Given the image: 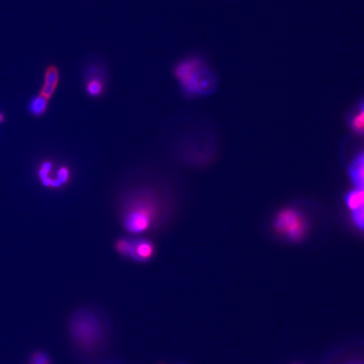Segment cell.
Instances as JSON below:
<instances>
[{
    "label": "cell",
    "mask_w": 364,
    "mask_h": 364,
    "mask_svg": "<svg viewBox=\"0 0 364 364\" xmlns=\"http://www.w3.org/2000/svg\"><path fill=\"white\" fill-rule=\"evenodd\" d=\"M173 208V200L168 190L153 183L125 191L119 202L123 228L133 235L162 227L171 216Z\"/></svg>",
    "instance_id": "1"
},
{
    "label": "cell",
    "mask_w": 364,
    "mask_h": 364,
    "mask_svg": "<svg viewBox=\"0 0 364 364\" xmlns=\"http://www.w3.org/2000/svg\"><path fill=\"white\" fill-rule=\"evenodd\" d=\"M182 94L188 99L208 96L218 88L219 80L208 60L201 54L188 55L172 68Z\"/></svg>",
    "instance_id": "2"
},
{
    "label": "cell",
    "mask_w": 364,
    "mask_h": 364,
    "mask_svg": "<svg viewBox=\"0 0 364 364\" xmlns=\"http://www.w3.org/2000/svg\"><path fill=\"white\" fill-rule=\"evenodd\" d=\"M68 330L73 343L86 355L96 353L107 335V326L102 316L89 307L81 308L73 314Z\"/></svg>",
    "instance_id": "3"
},
{
    "label": "cell",
    "mask_w": 364,
    "mask_h": 364,
    "mask_svg": "<svg viewBox=\"0 0 364 364\" xmlns=\"http://www.w3.org/2000/svg\"><path fill=\"white\" fill-rule=\"evenodd\" d=\"M109 70L104 61L93 58L83 70V85L86 94L93 99L102 97L108 87Z\"/></svg>",
    "instance_id": "4"
},
{
    "label": "cell",
    "mask_w": 364,
    "mask_h": 364,
    "mask_svg": "<svg viewBox=\"0 0 364 364\" xmlns=\"http://www.w3.org/2000/svg\"><path fill=\"white\" fill-rule=\"evenodd\" d=\"M278 233L291 241H299L307 230V221L304 214L297 209L289 208L279 213L275 220Z\"/></svg>",
    "instance_id": "5"
},
{
    "label": "cell",
    "mask_w": 364,
    "mask_h": 364,
    "mask_svg": "<svg viewBox=\"0 0 364 364\" xmlns=\"http://www.w3.org/2000/svg\"><path fill=\"white\" fill-rule=\"evenodd\" d=\"M156 248L154 242L143 237L130 236V246L127 259L137 263H146L155 255Z\"/></svg>",
    "instance_id": "6"
},
{
    "label": "cell",
    "mask_w": 364,
    "mask_h": 364,
    "mask_svg": "<svg viewBox=\"0 0 364 364\" xmlns=\"http://www.w3.org/2000/svg\"><path fill=\"white\" fill-rule=\"evenodd\" d=\"M346 205L350 210L353 224L364 231V187H355L346 196Z\"/></svg>",
    "instance_id": "7"
},
{
    "label": "cell",
    "mask_w": 364,
    "mask_h": 364,
    "mask_svg": "<svg viewBox=\"0 0 364 364\" xmlns=\"http://www.w3.org/2000/svg\"><path fill=\"white\" fill-rule=\"evenodd\" d=\"M45 75H44V83H43V90L41 94L46 99L49 100L57 90L60 81L59 68L57 66L52 64L49 65L46 68Z\"/></svg>",
    "instance_id": "8"
},
{
    "label": "cell",
    "mask_w": 364,
    "mask_h": 364,
    "mask_svg": "<svg viewBox=\"0 0 364 364\" xmlns=\"http://www.w3.org/2000/svg\"><path fill=\"white\" fill-rule=\"evenodd\" d=\"M330 364H364V343L339 353Z\"/></svg>",
    "instance_id": "9"
},
{
    "label": "cell",
    "mask_w": 364,
    "mask_h": 364,
    "mask_svg": "<svg viewBox=\"0 0 364 364\" xmlns=\"http://www.w3.org/2000/svg\"><path fill=\"white\" fill-rule=\"evenodd\" d=\"M349 176L355 187H364V150L351 163Z\"/></svg>",
    "instance_id": "10"
},
{
    "label": "cell",
    "mask_w": 364,
    "mask_h": 364,
    "mask_svg": "<svg viewBox=\"0 0 364 364\" xmlns=\"http://www.w3.org/2000/svg\"><path fill=\"white\" fill-rule=\"evenodd\" d=\"M349 123L353 132L364 135V98L358 104L355 111L351 115Z\"/></svg>",
    "instance_id": "11"
},
{
    "label": "cell",
    "mask_w": 364,
    "mask_h": 364,
    "mask_svg": "<svg viewBox=\"0 0 364 364\" xmlns=\"http://www.w3.org/2000/svg\"><path fill=\"white\" fill-rule=\"evenodd\" d=\"M47 101L48 100L46 99L42 94L34 98L31 103V110L34 115H42L44 113L47 107Z\"/></svg>",
    "instance_id": "12"
},
{
    "label": "cell",
    "mask_w": 364,
    "mask_h": 364,
    "mask_svg": "<svg viewBox=\"0 0 364 364\" xmlns=\"http://www.w3.org/2000/svg\"><path fill=\"white\" fill-rule=\"evenodd\" d=\"M31 363L33 364H51L49 356L44 352H36L31 358Z\"/></svg>",
    "instance_id": "13"
},
{
    "label": "cell",
    "mask_w": 364,
    "mask_h": 364,
    "mask_svg": "<svg viewBox=\"0 0 364 364\" xmlns=\"http://www.w3.org/2000/svg\"><path fill=\"white\" fill-rule=\"evenodd\" d=\"M57 176H58V181L61 183H66L68 182V177H69V171H68V168L63 167V168L60 169Z\"/></svg>",
    "instance_id": "14"
},
{
    "label": "cell",
    "mask_w": 364,
    "mask_h": 364,
    "mask_svg": "<svg viewBox=\"0 0 364 364\" xmlns=\"http://www.w3.org/2000/svg\"><path fill=\"white\" fill-rule=\"evenodd\" d=\"M40 175L41 177H42L43 179H46V178H47V176H48V171H46V170L43 169V170L41 171Z\"/></svg>",
    "instance_id": "15"
},
{
    "label": "cell",
    "mask_w": 364,
    "mask_h": 364,
    "mask_svg": "<svg viewBox=\"0 0 364 364\" xmlns=\"http://www.w3.org/2000/svg\"><path fill=\"white\" fill-rule=\"evenodd\" d=\"M166 364L165 363H164V362H161V363H159V364Z\"/></svg>",
    "instance_id": "16"
},
{
    "label": "cell",
    "mask_w": 364,
    "mask_h": 364,
    "mask_svg": "<svg viewBox=\"0 0 364 364\" xmlns=\"http://www.w3.org/2000/svg\"><path fill=\"white\" fill-rule=\"evenodd\" d=\"M2 119V117H1V115H0V120Z\"/></svg>",
    "instance_id": "17"
},
{
    "label": "cell",
    "mask_w": 364,
    "mask_h": 364,
    "mask_svg": "<svg viewBox=\"0 0 364 364\" xmlns=\"http://www.w3.org/2000/svg\"><path fill=\"white\" fill-rule=\"evenodd\" d=\"M32 364V363H30V364Z\"/></svg>",
    "instance_id": "18"
}]
</instances>
